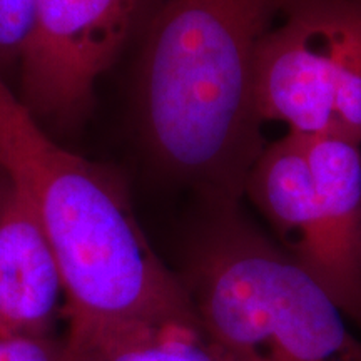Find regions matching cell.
<instances>
[{
    "label": "cell",
    "mask_w": 361,
    "mask_h": 361,
    "mask_svg": "<svg viewBox=\"0 0 361 361\" xmlns=\"http://www.w3.org/2000/svg\"><path fill=\"white\" fill-rule=\"evenodd\" d=\"M278 20L256 62L261 124L361 146V0H288Z\"/></svg>",
    "instance_id": "cell-4"
},
{
    "label": "cell",
    "mask_w": 361,
    "mask_h": 361,
    "mask_svg": "<svg viewBox=\"0 0 361 361\" xmlns=\"http://www.w3.org/2000/svg\"><path fill=\"white\" fill-rule=\"evenodd\" d=\"M245 196L268 219L279 247L319 283L322 213L301 135L286 133L266 144L247 174Z\"/></svg>",
    "instance_id": "cell-7"
},
{
    "label": "cell",
    "mask_w": 361,
    "mask_h": 361,
    "mask_svg": "<svg viewBox=\"0 0 361 361\" xmlns=\"http://www.w3.org/2000/svg\"><path fill=\"white\" fill-rule=\"evenodd\" d=\"M142 0H35L22 51L20 101L44 129L87 116L101 75L133 34Z\"/></svg>",
    "instance_id": "cell-5"
},
{
    "label": "cell",
    "mask_w": 361,
    "mask_h": 361,
    "mask_svg": "<svg viewBox=\"0 0 361 361\" xmlns=\"http://www.w3.org/2000/svg\"><path fill=\"white\" fill-rule=\"evenodd\" d=\"M64 284L37 218L0 171V336H56Z\"/></svg>",
    "instance_id": "cell-6"
},
{
    "label": "cell",
    "mask_w": 361,
    "mask_h": 361,
    "mask_svg": "<svg viewBox=\"0 0 361 361\" xmlns=\"http://www.w3.org/2000/svg\"><path fill=\"white\" fill-rule=\"evenodd\" d=\"M286 2L142 0L135 20L139 130L157 166L209 206L239 204L266 146L256 62Z\"/></svg>",
    "instance_id": "cell-1"
},
{
    "label": "cell",
    "mask_w": 361,
    "mask_h": 361,
    "mask_svg": "<svg viewBox=\"0 0 361 361\" xmlns=\"http://www.w3.org/2000/svg\"><path fill=\"white\" fill-rule=\"evenodd\" d=\"M178 276L202 331L236 361H361L335 300L238 206H211Z\"/></svg>",
    "instance_id": "cell-3"
},
{
    "label": "cell",
    "mask_w": 361,
    "mask_h": 361,
    "mask_svg": "<svg viewBox=\"0 0 361 361\" xmlns=\"http://www.w3.org/2000/svg\"><path fill=\"white\" fill-rule=\"evenodd\" d=\"M0 361H67L64 338L0 336Z\"/></svg>",
    "instance_id": "cell-10"
},
{
    "label": "cell",
    "mask_w": 361,
    "mask_h": 361,
    "mask_svg": "<svg viewBox=\"0 0 361 361\" xmlns=\"http://www.w3.org/2000/svg\"><path fill=\"white\" fill-rule=\"evenodd\" d=\"M35 0H0V62H19L34 24Z\"/></svg>",
    "instance_id": "cell-9"
},
{
    "label": "cell",
    "mask_w": 361,
    "mask_h": 361,
    "mask_svg": "<svg viewBox=\"0 0 361 361\" xmlns=\"http://www.w3.org/2000/svg\"><path fill=\"white\" fill-rule=\"evenodd\" d=\"M0 171L30 206L64 284L66 340L144 324L196 323L112 171L51 137L0 75Z\"/></svg>",
    "instance_id": "cell-2"
},
{
    "label": "cell",
    "mask_w": 361,
    "mask_h": 361,
    "mask_svg": "<svg viewBox=\"0 0 361 361\" xmlns=\"http://www.w3.org/2000/svg\"><path fill=\"white\" fill-rule=\"evenodd\" d=\"M64 343L67 361H236L200 322L144 324Z\"/></svg>",
    "instance_id": "cell-8"
}]
</instances>
